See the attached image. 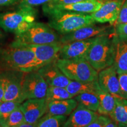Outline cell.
<instances>
[{
	"label": "cell",
	"mask_w": 127,
	"mask_h": 127,
	"mask_svg": "<svg viewBox=\"0 0 127 127\" xmlns=\"http://www.w3.org/2000/svg\"><path fill=\"white\" fill-rule=\"evenodd\" d=\"M34 53L27 46L11 44L0 51V69L25 73L34 71Z\"/></svg>",
	"instance_id": "6da1fadb"
},
{
	"label": "cell",
	"mask_w": 127,
	"mask_h": 127,
	"mask_svg": "<svg viewBox=\"0 0 127 127\" xmlns=\"http://www.w3.org/2000/svg\"><path fill=\"white\" fill-rule=\"evenodd\" d=\"M116 34L96 36L87 60L98 72L112 65L115 57Z\"/></svg>",
	"instance_id": "7a4b0ae2"
},
{
	"label": "cell",
	"mask_w": 127,
	"mask_h": 127,
	"mask_svg": "<svg viewBox=\"0 0 127 127\" xmlns=\"http://www.w3.org/2000/svg\"><path fill=\"white\" fill-rule=\"evenodd\" d=\"M45 13L49 17L48 24L61 35L96 23L91 14L71 11H48Z\"/></svg>",
	"instance_id": "3957f363"
},
{
	"label": "cell",
	"mask_w": 127,
	"mask_h": 127,
	"mask_svg": "<svg viewBox=\"0 0 127 127\" xmlns=\"http://www.w3.org/2000/svg\"><path fill=\"white\" fill-rule=\"evenodd\" d=\"M36 10L34 8L18 7L17 10L0 14V27L6 32L18 35L35 23Z\"/></svg>",
	"instance_id": "277c9868"
},
{
	"label": "cell",
	"mask_w": 127,
	"mask_h": 127,
	"mask_svg": "<svg viewBox=\"0 0 127 127\" xmlns=\"http://www.w3.org/2000/svg\"><path fill=\"white\" fill-rule=\"evenodd\" d=\"M60 34L48 24L35 23L31 27L16 35L11 44L15 45H41L59 42Z\"/></svg>",
	"instance_id": "5b68a950"
},
{
	"label": "cell",
	"mask_w": 127,
	"mask_h": 127,
	"mask_svg": "<svg viewBox=\"0 0 127 127\" xmlns=\"http://www.w3.org/2000/svg\"><path fill=\"white\" fill-rule=\"evenodd\" d=\"M57 65L71 80L89 82L98 79V72L87 60H65L58 58Z\"/></svg>",
	"instance_id": "8992f818"
},
{
	"label": "cell",
	"mask_w": 127,
	"mask_h": 127,
	"mask_svg": "<svg viewBox=\"0 0 127 127\" xmlns=\"http://www.w3.org/2000/svg\"><path fill=\"white\" fill-rule=\"evenodd\" d=\"M48 87L47 82L38 70L25 72L23 81L25 100L45 98Z\"/></svg>",
	"instance_id": "52a82bcc"
},
{
	"label": "cell",
	"mask_w": 127,
	"mask_h": 127,
	"mask_svg": "<svg viewBox=\"0 0 127 127\" xmlns=\"http://www.w3.org/2000/svg\"><path fill=\"white\" fill-rule=\"evenodd\" d=\"M113 34H116L115 27L113 25L96 26L94 24L83 27L68 34L61 35L60 41L64 44L73 41L85 40L96 36Z\"/></svg>",
	"instance_id": "ba28073f"
},
{
	"label": "cell",
	"mask_w": 127,
	"mask_h": 127,
	"mask_svg": "<svg viewBox=\"0 0 127 127\" xmlns=\"http://www.w3.org/2000/svg\"><path fill=\"white\" fill-rule=\"evenodd\" d=\"M23 72L8 71L3 74L4 78V95L3 101L23 103L25 101L23 92Z\"/></svg>",
	"instance_id": "9c48e42d"
},
{
	"label": "cell",
	"mask_w": 127,
	"mask_h": 127,
	"mask_svg": "<svg viewBox=\"0 0 127 127\" xmlns=\"http://www.w3.org/2000/svg\"><path fill=\"white\" fill-rule=\"evenodd\" d=\"M63 44L60 41L41 45H25L32 51L35 55L34 71L56 61L59 58V52Z\"/></svg>",
	"instance_id": "30bf717a"
},
{
	"label": "cell",
	"mask_w": 127,
	"mask_h": 127,
	"mask_svg": "<svg viewBox=\"0 0 127 127\" xmlns=\"http://www.w3.org/2000/svg\"><path fill=\"white\" fill-rule=\"evenodd\" d=\"M95 39V37L63 44L59 52V58L65 60H87L88 51Z\"/></svg>",
	"instance_id": "8fae6325"
},
{
	"label": "cell",
	"mask_w": 127,
	"mask_h": 127,
	"mask_svg": "<svg viewBox=\"0 0 127 127\" xmlns=\"http://www.w3.org/2000/svg\"><path fill=\"white\" fill-rule=\"evenodd\" d=\"M125 0H104L97 11L91 14L96 23L114 26Z\"/></svg>",
	"instance_id": "7c38bea8"
},
{
	"label": "cell",
	"mask_w": 127,
	"mask_h": 127,
	"mask_svg": "<svg viewBox=\"0 0 127 127\" xmlns=\"http://www.w3.org/2000/svg\"><path fill=\"white\" fill-rule=\"evenodd\" d=\"M100 0H84L72 4L50 5H43L44 12L48 11H71L84 14H91L97 11L102 5Z\"/></svg>",
	"instance_id": "4fadbf2b"
},
{
	"label": "cell",
	"mask_w": 127,
	"mask_h": 127,
	"mask_svg": "<svg viewBox=\"0 0 127 127\" xmlns=\"http://www.w3.org/2000/svg\"><path fill=\"white\" fill-rule=\"evenodd\" d=\"M48 104L45 98L25 100L21 104V108L24 115L25 121L35 127L38 121L47 112Z\"/></svg>",
	"instance_id": "5bb4252c"
},
{
	"label": "cell",
	"mask_w": 127,
	"mask_h": 127,
	"mask_svg": "<svg viewBox=\"0 0 127 127\" xmlns=\"http://www.w3.org/2000/svg\"><path fill=\"white\" fill-rule=\"evenodd\" d=\"M99 114L78 104L75 109L66 119L64 127H88L94 121Z\"/></svg>",
	"instance_id": "9a60e30c"
},
{
	"label": "cell",
	"mask_w": 127,
	"mask_h": 127,
	"mask_svg": "<svg viewBox=\"0 0 127 127\" xmlns=\"http://www.w3.org/2000/svg\"><path fill=\"white\" fill-rule=\"evenodd\" d=\"M38 71L47 82L48 86L66 88L71 81L57 66V60L42 66Z\"/></svg>",
	"instance_id": "2e32d148"
},
{
	"label": "cell",
	"mask_w": 127,
	"mask_h": 127,
	"mask_svg": "<svg viewBox=\"0 0 127 127\" xmlns=\"http://www.w3.org/2000/svg\"><path fill=\"white\" fill-rule=\"evenodd\" d=\"M98 82L103 91L118 96L120 84L118 73L114 64L98 72Z\"/></svg>",
	"instance_id": "e0dca14e"
},
{
	"label": "cell",
	"mask_w": 127,
	"mask_h": 127,
	"mask_svg": "<svg viewBox=\"0 0 127 127\" xmlns=\"http://www.w3.org/2000/svg\"><path fill=\"white\" fill-rule=\"evenodd\" d=\"M115 57L114 64L117 73L127 72V36L115 35Z\"/></svg>",
	"instance_id": "ac0fdd59"
},
{
	"label": "cell",
	"mask_w": 127,
	"mask_h": 127,
	"mask_svg": "<svg viewBox=\"0 0 127 127\" xmlns=\"http://www.w3.org/2000/svg\"><path fill=\"white\" fill-rule=\"evenodd\" d=\"M78 104V103L74 98L51 101L48 104L47 113L57 115H69Z\"/></svg>",
	"instance_id": "d6986e66"
},
{
	"label": "cell",
	"mask_w": 127,
	"mask_h": 127,
	"mask_svg": "<svg viewBox=\"0 0 127 127\" xmlns=\"http://www.w3.org/2000/svg\"><path fill=\"white\" fill-rule=\"evenodd\" d=\"M115 107L109 114V117L118 124V127H127V99L114 95Z\"/></svg>",
	"instance_id": "ffe728a7"
},
{
	"label": "cell",
	"mask_w": 127,
	"mask_h": 127,
	"mask_svg": "<svg viewBox=\"0 0 127 127\" xmlns=\"http://www.w3.org/2000/svg\"><path fill=\"white\" fill-rule=\"evenodd\" d=\"M98 79L89 82L77 81L71 80L66 87L67 91L73 96H75L80 94L90 93L95 94L99 88Z\"/></svg>",
	"instance_id": "44dd1931"
},
{
	"label": "cell",
	"mask_w": 127,
	"mask_h": 127,
	"mask_svg": "<svg viewBox=\"0 0 127 127\" xmlns=\"http://www.w3.org/2000/svg\"><path fill=\"white\" fill-rule=\"evenodd\" d=\"M95 94H96L99 100V106L97 111L98 114L109 115L115 107V96L103 91L100 87L95 92Z\"/></svg>",
	"instance_id": "7402d4cb"
},
{
	"label": "cell",
	"mask_w": 127,
	"mask_h": 127,
	"mask_svg": "<svg viewBox=\"0 0 127 127\" xmlns=\"http://www.w3.org/2000/svg\"><path fill=\"white\" fill-rule=\"evenodd\" d=\"M67 116L53 115L46 113L38 121L35 127H63Z\"/></svg>",
	"instance_id": "603a6c76"
},
{
	"label": "cell",
	"mask_w": 127,
	"mask_h": 127,
	"mask_svg": "<svg viewBox=\"0 0 127 127\" xmlns=\"http://www.w3.org/2000/svg\"><path fill=\"white\" fill-rule=\"evenodd\" d=\"M74 98L67 91L66 88L60 87L48 86L46 94L45 99L48 103L54 101H59Z\"/></svg>",
	"instance_id": "cb8c5ba5"
},
{
	"label": "cell",
	"mask_w": 127,
	"mask_h": 127,
	"mask_svg": "<svg viewBox=\"0 0 127 127\" xmlns=\"http://www.w3.org/2000/svg\"><path fill=\"white\" fill-rule=\"evenodd\" d=\"M78 103L90 110L97 112L99 106V100L96 94L85 93L74 96Z\"/></svg>",
	"instance_id": "d4e9b609"
},
{
	"label": "cell",
	"mask_w": 127,
	"mask_h": 127,
	"mask_svg": "<svg viewBox=\"0 0 127 127\" xmlns=\"http://www.w3.org/2000/svg\"><path fill=\"white\" fill-rule=\"evenodd\" d=\"M21 103L12 101H4L0 104V127H3L12 111L20 107Z\"/></svg>",
	"instance_id": "484cf974"
},
{
	"label": "cell",
	"mask_w": 127,
	"mask_h": 127,
	"mask_svg": "<svg viewBox=\"0 0 127 127\" xmlns=\"http://www.w3.org/2000/svg\"><path fill=\"white\" fill-rule=\"evenodd\" d=\"M24 121H25V117L20 105L12 111L4 123L3 127H18Z\"/></svg>",
	"instance_id": "4316f807"
},
{
	"label": "cell",
	"mask_w": 127,
	"mask_h": 127,
	"mask_svg": "<svg viewBox=\"0 0 127 127\" xmlns=\"http://www.w3.org/2000/svg\"><path fill=\"white\" fill-rule=\"evenodd\" d=\"M120 90L118 96L127 99V72L118 74Z\"/></svg>",
	"instance_id": "83f0119b"
},
{
	"label": "cell",
	"mask_w": 127,
	"mask_h": 127,
	"mask_svg": "<svg viewBox=\"0 0 127 127\" xmlns=\"http://www.w3.org/2000/svg\"><path fill=\"white\" fill-rule=\"evenodd\" d=\"M52 0H20L18 7L34 8L50 2Z\"/></svg>",
	"instance_id": "f1b7e54d"
},
{
	"label": "cell",
	"mask_w": 127,
	"mask_h": 127,
	"mask_svg": "<svg viewBox=\"0 0 127 127\" xmlns=\"http://www.w3.org/2000/svg\"><path fill=\"white\" fill-rule=\"evenodd\" d=\"M111 120L112 119L107 115H98L96 120L89 125L88 127H107L108 124Z\"/></svg>",
	"instance_id": "f546056e"
},
{
	"label": "cell",
	"mask_w": 127,
	"mask_h": 127,
	"mask_svg": "<svg viewBox=\"0 0 127 127\" xmlns=\"http://www.w3.org/2000/svg\"><path fill=\"white\" fill-rule=\"evenodd\" d=\"M126 23H127V0H125L124 3L118 19L116 21L115 24H114V27L115 25L120 24Z\"/></svg>",
	"instance_id": "4dcf8cb0"
},
{
	"label": "cell",
	"mask_w": 127,
	"mask_h": 127,
	"mask_svg": "<svg viewBox=\"0 0 127 127\" xmlns=\"http://www.w3.org/2000/svg\"><path fill=\"white\" fill-rule=\"evenodd\" d=\"M115 28L117 35L127 36V23L115 25Z\"/></svg>",
	"instance_id": "1f68e13d"
},
{
	"label": "cell",
	"mask_w": 127,
	"mask_h": 127,
	"mask_svg": "<svg viewBox=\"0 0 127 127\" xmlns=\"http://www.w3.org/2000/svg\"><path fill=\"white\" fill-rule=\"evenodd\" d=\"M84 0H52L50 2L47 3V4L50 5H65L75 3Z\"/></svg>",
	"instance_id": "d6a6232c"
},
{
	"label": "cell",
	"mask_w": 127,
	"mask_h": 127,
	"mask_svg": "<svg viewBox=\"0 0 127 127\" xmlns=\"http://www.w3.org/2000/svg\"><path fill=\"white\" fill-rule=\"evenodd\" d=\"M4 78L3 74H0V102L3 101L4 95Z\"/></svg>",
	"instance_id": "836d02e7"
},
{
	"label": "cell",
	"mask_w": 127,
	"mask_h": 127,
	"mask_svg": "<svg viewBox=\"0 0 127 127\" xmlns=\"http://www.w3.org/2000/svg\"><path fill=\"white\" fill-rule=\"evenodd\" d=\"M18 0H0V7H4L13 4Z\"/></svg>",
	"instance_id": "e575fe53"
},
{
	"label": "cell",
	"mask_w": 127,
	"mask_h": 127,
	"mask_svg": "<svg viewBox=\"0 0 127 127\" xmlns=\"http://www.w3.org/2000/svg\"><path fill=\"white\" fill-rule=\"evenodd\" d=\"M18 127H35L34 125L30 124L27 121H24L23 123H22L21 124L19 125Z\"/></svg>",
	"instance_id": "d590c367"
},
{
	"label": "cell",
	"mask_w": 127,
	"mask_h": 127,
	"mask_svg": "<svg viewBox=\"0 0 127 127\" xmlns=\"http://www.w3.org/2000/svg\"><path fill=\"white\" fill-rule=\"evenodd\" d=\"M3 36H4V35H3L2 31H1V30H0V41H1V39H2V38H3Z\"/></svg>",
	"instance_id": "8d00e7d4"
},
{
	"label": "cell",
	"mask_w": 127,
	"mask_h": 127,
	"mask_svg": "<svg viewBox=\"0 0 127 127\" xmlns=\"http://www.w3.org/2000/svg\"><path fill=\"white\" fill-rule=\"evenodd\" d=\"M100 1H104V0H100Z\"/></svg>",
	"instance_id": "74e56055"
},
{
	"label": "cell",
	"mask_w": 127,
	"mask_h": 127,
	"mask_svg": "<svg viewBox=\"0 0 127 127\" xmlns=\"http://www.w3.org/2000/svg\"><path fill=\"white\" fill-rule=\"evenodd\" d=\"M0 104H1V102H0Z\"/></svg>",
	"instance_id": "f35d334b"
}]
</instances>
